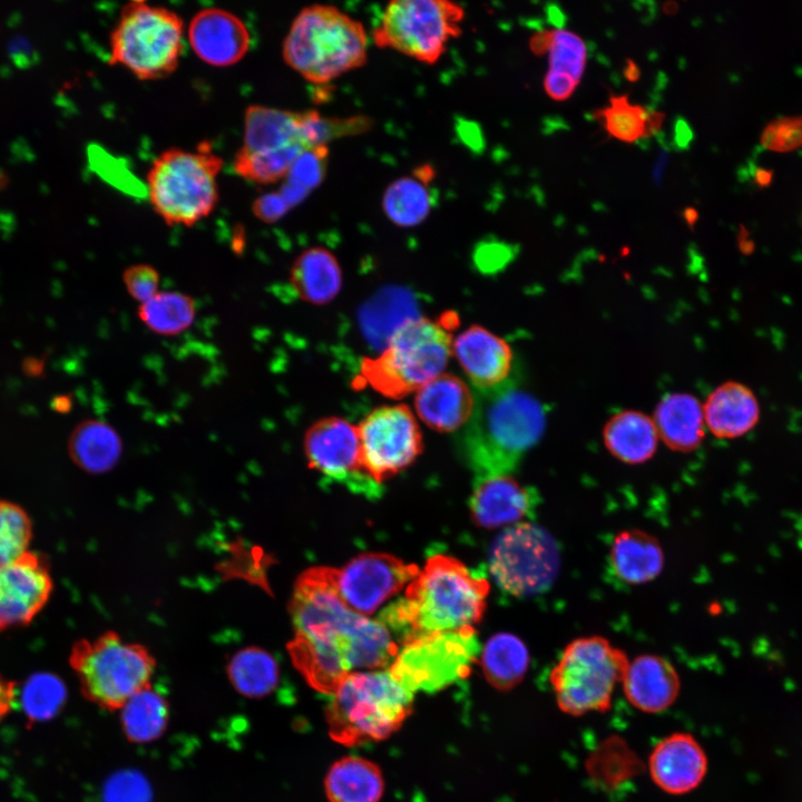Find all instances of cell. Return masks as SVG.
Returning <instances> with one entry per match:
<instances>
[{"mask_svg":"<svg viewBox=\"0 0 802 802\" xmlns=\"http://www.w3.org/2000/svg\"><path fill=\"white\" fill-rule=\"evenodd\" d=\"M612 137L625 143H642L659 133L664 114L632 105L627 95L610 96L609 106L594 113Z\"/></svg>","mask_w":802,"mask_h":802,"instance_id":"836d02e7","label":"cell"},{"mask_svg":"<svg viewBox=\"0 0 802 802\" xmlns=\"http://www.w3.org/2000/svg\"><path fill=\"white\" fill-rule=\"evenodd\" d=\"M68 452L75 464L89 473L111 470L123 453L118 432L107 422L87 419L78 423L68 439Z\"/></svg>","mask_w":802,"mask_h":802,"instance_id":"f546056e","label":"cell"},{"mask_svg":"<svg viewBox=\"0 0 802 802\" xmlns=\"http://www.w3.org/2000/svg\"><path fill=\"white\" fill-rule=\"evenodd\" d=\"M233 687L247 697H262L278 683V666L274 657L258 647H246L233 655L227 665Z\"/></svg>","mask_w":802,"mask_h":802,"instance_id":"d590c367","label":"cell"},{"mask_svg":"<svg viewBox=\"0 0 802 802\" xmlns=\"http://www.w3.org/2000/svg\"><path fill=\"white\" fill-rule=\"evenodd\" d=\"M419 571L415 565L405 564L392 555L368 552L340 569L333 568V576L342 600L366 617L410 584Z\"/></svg>","mask_w":802,"mask_h":802,"instance_id":"e0dca14e","label":"cell"},{"mask_svg":"<svg viewBox=\"0 0 802 802\" xmlns=\"http://www.w3.org/2000/svg\"><path fill=\"white\" fill-rule=\"evenodd\" d=\"M17 684L0 673V723L11 713L18 701Z\"/></svg>","mask_w":802,"mask_h":802,"instance_id":"bcb514c9","label":"cell"},{"mask_svg":"<svg viewBox=\"0 0 802 802\" xmlns=\"http://www.w3.org/2000/svg\"><path fill=\"white\" fill-rule=\"evenodd\" d=\"M656 138L659 144V149L653 166L652 178L656 186H661L663 175L668 163V145L662 133H658Z\"/></svg>","mask_w":802,"mask_h":802,"instance_id":"681fc988","label":"cell"},{"mask_svg":"<svg viewBox=\"0 0 802 802\" xmlns=\"http://www.w3.org/2000/svg\"><path fill=\"white\" fill-rule=\"evenodd\" d=\"M383 786L379 766L360 756L338 760L324 781L330 802H379Z\"/></svg>","mask_w":802,"mask_h":802,"instance_id":"4dcf8cb0","label":"cell"},{"mask_svg":"<svg viewBox=\"0 0 802 802\" xmlns=\"http://www.w3.org/2000/svg\"><path fill=\"white\" fill-rule=\"evenodd\" d=\"M537 497L510 475L476 478L470 510L473 521L483 528L522 522L536 507Z\"/></svg>","mask_w":802,"mask_h":802,"instance_id":"7402d4cb","label":"cell"},{"mask_svg":"<svg viewBox=\"0 0 802 802\" xmlns=\"http://www.w3.org/2000/svg\"><path fill=\"white\" fill-rule=\"evenodd\" d=\"M138 316L154 333L173 336L190 327L196 316V305L194 299L185 293L159 291L139 304Z\"/></svg>","mask_w":802,"mask_h":802,"instance_id":"8d00e7d4","label":"cell"},{"mask_svg":"<svg viewBox=\"0 0 802 802\" xmlns=\"http://www.w3.org/2000/svg\"><path fill=\"white\" fill-rule=\"evenodd\" d=\"M704 422L716 438L733 439L752 430L759 421L760 408L753 392L742 383L726 382L717 387L703 405Z\"/></svg>","mask_w":802,"mask_h":802,"instance_id":"d4e9b609","label":"cell"},{"mask_svg":"<svg viewBox=\"0 0 802 802\" xmlns=\"http://www.w3.org/2000/svg\"><path fill=\"white\" fill-rule=\"evenodd\" d=\"M70 407H71L70 399L65 395H60V397L56 398L53 401V408L57 411L65 412V411H68L70 409Z\"/></svg>","mask_w":802,"mask_h":802,"instance_id":"11a10c76","label":"cell"},{"mask_svg":"<svg viewBox=\"0 0 802 802\" xmlns=\"http://www.w3.org/2000/svg\"><path fill=\"white\" fill-rule=\"evenodd\" d=\"M587 60V47L575 33L558 29L549 49V71L564 72L579 84Z\"/></svg>","mask_w":802,"mask_h":802,"instance_id":"60d3db41","label":"cell"},{"mask_svg":"<svg viewBox=\"0 0 802 802\" xmlns=\"http://www.w3.org/2000/svg\"><path fill=\"white\" fill-rule=\"evenodd\" d=\"M610 563L619 579L630 585H642L661 574L664 552L654 536L640 529H627L614 538Z\"/></svg>","mask_w":802,"mask_h":802,"instance_id":"4316f807","label":"cell"},{"mask_svg":"<svg viewBox=\"0 0 802 802\" xmlns=\"http://www.w3.org/2000/svg\"><path fill=\"white\" fill-rule=\"evenodd\" d=\"M66 695V687L58 676L40 673L26 682L20 697L29 718L45 721L59 712Z\"/></svg>","mask_w":802,"mask_h":802,"instance_id":"74e56055","label":"cell"},{"mask_svg":"<svg viewBox=\"0 0 802 802\" xmlns=\"http://www.w3.org/2000/svg\"><path fill=\"white\" fill-rule=\"evenodd\" d=\"M69 664L82 696L104 710L116 711L150 685L156 662L145 646L106 632L95 639L74 643Z\"/></svg>","mask_w":802,"mask_h":802,"instance_id":"9c48e42d","label":"cell"},{"mask_svg":"<svg viewBox=\"0 0 802 802\" xmlns=\"http://www.w3.org/2000/svg\"><path fill=\"white\" fill-rule=\"evenodd\" d=\"M22 369L26 375L36 376L42 373L43 362L36 358H28L23 361Z\"/></svg>","mask_w":802,"mask_h":802,"instance_id":"f5cc1de1","label":"cell"},{"mask_svg":"<svg viewBox=\"0 0 802 802\" xmlns=\"http://www.w3.org/2000/svg\"><path fill=\"white\" fill-rule=\"evenodd\" d=\"M628 702L645 713H659L676 701L679 677L674 665L666 658L644 654L628 663L622 681Z\"/></svg>","mask_w":802,"mask_h":802,"instance_id":"cb8c5ba5","label":"cell"},{"mask_svg":"<svg viewBox=\"0 0 802 802\" xmlns=\"http://www.w3.org/2000/svg\"><path fill=\"white\" fill-rule=\"evenodd\" d=\"M366 55L362 23L329 4L302 9L283 43L285 62L305 80L319 85L363 66Z\"/></svg>","mask_w":802,"mask_h":802,"instance_id":"5b68a950","label":"cell"},{"mask_svg":"<svg viewBox=\"0 0 802 802\" xmlns=\"http://www.w3.org/2000/svg\"><path fill=\"white\" fill-rule=\"evenodd\" d=\"M10 57L14 63L21 68H27L35 63L36 53L30 43L22 37L17 36L9 43Z\"/></svg>","mask_w":802,"mask_h":802,"instance_id":"7dc6e473","label":"cell"},{"mask_svg":"<svg viewBox=\"0 0 802 802\" xmlns=\"http://www.w3.org/2000/svg\"><path fill=\"white\" fill-rule=\"evenodd\" d=\"M327 147L306 149L294 163L280 192L292 207L300 203L313 188L317 187L325 173Z\"/></svg>","mask_w":802,"mask_h":802,"instance_id":"ab89813d","label":"cell"},{"mask_svg":"<svg viewBox=\"0 0 802 802\" xmlns=\"http://www.w3.org/2000/svg\"><path fill=\"white\" fill-rule=\"evenodd\" d=\"M188 40L203 61L217 67L238 62L251 46V35L243 20L221 8L199 10L189 22Z\"/></svg>","mask_w":802,"mask_h":802,"instance_id":"ffe728a7","label":"cell"},{"mask_svg":"<svg viewBox=\"0 0 802 802\" xmlns=\"http://www.w3.org/2000/svg\"><path fill=\"white\" fill-rule=\"evenodd\" d=\"M303 448L309 466L331 481L368 498L380 497V485L363 467L358 427L348 420L327 417L315 421L305 431Z\"/></svg>","mask_w":802,"mask_h":802,"instance_id":"2e32d148","label":"cell"},{"mask_svg":"<svg viewBox=\"0 0 802 802\" xmlns=\"http://www.w3.org/2000/svg\"><path fill=\"white\" fill-rule=\"evenodd\" d=\"M291 659L316 691L332 695L353 668L390 666L398 654L389 629L352 610L340 597L333 568L314 567L296 579L290 604Z\"/></svg>","mask_w":802,"mask_h":802,"instance_id":"6da1fadb","label":"cell"},{"mask_svg":"<svg viewBox=\"0 0 802 802\" xmlns=\"http://www.w3.org/2000/svg\"><path fill=\"white\" fill-rule=\"evenodd\" d=\"M183 31L176 12L143 1L128 2L110 33L109 62L143 80L167 77L178 66Z\"/></svg>","mask_w":802,"mask_h":802,"instance_id":"8fae6325","label":"cell"},{"mask_svg":"<svg viewBox=\"0 0 802 802\" xmlns=\"http://www.w3.org/2000/svg\"><path fill=\"white\" fill-rule=\"evenodd\" d=\"M694 133L685 118L677 116L673 124L672 145L676 150L683 151L688 149Z\"/></svg>","mask_w":802,"mask_h":802,"instance_id":"c3c4849f","label":"cell"},{"mask_svg":"<svg viewBox=\"0 0 802 802\" xmlns=\"http://www.w3.org/2000/svg\"><path fill=\"white\" fill-rule=\"evenodd\" d=\"M480 651L473 627L433 633L404 644L389 666L410 693H433L466 677Z\"/></svg>","mask_w":802,"mask_h":802,"instance_id":"4fadbf2b","label":"cell"},{"mask_svg":"<svg viewBox=\"0 0 802 802\" xmlns=\"http://www.w3.org/2000/svg\"><path fill=\"white\" fill-rule=\"evenodd\" d=\"M52 589L49 565L39 554L28 550L0 567V633L31 623Z\"/></svg>","mask_w":802,"mask_h":802,"instance_id":"ac0fdd59","label":"cell"},{"mask_svg":"<svg viewBox=\"0 0 802 802\" xmlns=\"http://www.w3.org/2000/svg\"><path fill=\"white\" fill-rule=\"evenodd\" d=\"M475 401V393L463 380L443 372L415 391L414 409L431 429L450 432L467 424Z\"/></svg>","mask_w":802,"mask_h":802,"instance_id":"603a6c76","label":"cell"},{"mask_svg":"<svg viewBox=\"0 0 802 802\" xmlns=\"http://www.w3.org/2000/svg\"><path fill=\"white\" fill-rule=\"evenodd\" d=\"M464 10L443 0L390 2L374 29L375 43L424 63H434L461 32Z\"/></svg>","mask_w":802,"mask_h":802,"instance_id":"7c38bea8","label":"cell"},{"mask_svg":"<svg viewBox=\"0 0 802 802\" xmlns=\"http://www.w3.org/2000/svg\"><path fill=\"white\" fill-rule=\"evenodd\" d=\"M290 208L291 206L281 193L264 195L253 205L255 215L266 223H273L280 219Z\"/></svg>","mask_w":802,"mask_h":802,"instance_id":"ee69618b","label":"cell"},{"mask_svg":"<svg viewBox=\"0 0 802 802\" xmlns=\"http://www.w3.org/2000/svg\"><path fill=\"white\" fill-rule=\"evenodd\" d=\"M123 281L127 293L139 304L159 292V274L154 266L148 264H135L127 267L124 271Z\"/></svg>","mask_w":802,"mask_h":802,"instance_id":"b9f144b4","label":"cell"},{"mask_svg":"<svg viewBox=\"0 0 802 802\" xmlns=\"http://www.w3.org/2000/svg\"><path fill=\"white\" fill-rule=\"evenodd\" d=\"M331 141L330 123L315 110L290 111L248 106L244 115L243 145L233 168L242 178L272 184L285 178L306 150Z\"/></svg>","mask_w":802,"mask_h":802,"instance_id":"277c9868","label":"cell"},{"mask_svg":"<svg viewBox=\"0 0 802 802\" xmlns=\"http://www.w3.org/2000/svg\"><path fill=\"white\" fill-rule=\"evenodd\" d=\"M119 711L123 731L135 743L160 737L169 717L168 703L151 685L133 695Z\"/></svg>","mask_w":802,"mask_h":802,"instance_id":"e575fe53","label":"cell"},{"mask_svg":"<svg viewBox=\"0 0 802 802\" xmlns=\"http://www.w3.org/2000/svg\"><path fill=\"white\" fill-rule=\"evenodd\" d=\"M475 409L462 432L464 457L477 478L510 475L545 428L541 404L516 381L475 392Z\"/></svg>","mask_w":802,"mask_h":802,"instance_id":"3957f363","label":"cell"},{"mask_svg":"<svg viewBox=\"0 0 802 802\" xmlns=\"http://www.w3.org/2000/svg\"><path fill=\"white\" fill-rule=\"evenodd\" d=\"M684 215H685V218H686L687 221H691V222H694V221L696 219V216H697L696 211L693 209V208H686V209L684 211Z\"/></svg>","mask_w":802,"mask_h":802,"instance_id":"9f6ffc18","label":"cell"},{"mask_svg":"<svg viewBox=\"0 0 802 802\" xmlns=\"http://www.w3.org/2000/svg\"><path fill=\"white\" fill-rule=\"evenodd\" d=\"M653 421L658 438L672 450L693 451L704 439L703 407L692 394L666 395L656 407Z\"/></svg>","mask_w":802,"mask_h":802,"instance_id":"484cf974","label":"cell"},{"mask_svg":"<svg viewBox=\"0 0 802 802\" xmlns=\"http://www.w3.org/2000/svg\"><path fill=\"white\" fill-rule=\"evenodd\" d=\"M452 354L475 391L493 390L515 381L510 345L483 326L472 325L461 332L452 342Z\"/></svg>","mask_w":802,"mask_h":802,"instance_id":"d6986e66","label":"cell"},{"mask_svg":"<svg viewBox=\"0 0 802 802\" xmlns=\"http://www.w3.org/2000/svg\"><path fill=\"white\" fill-rule=\"evenodd\" d=\"M32 538V521L19 505L0 499V567L26 551Z\"/></svg>","mask_w":802,"mask_h":802,"instance_id":"f35d334b","label":"cell"},{"mask_svg":"<svg viewBox=\"0 0 802 802\" xmlns=\"http://www.w3.org/2000/svg\"><path fill=\"white\" fill-rule=\"evenodd\" d=\"M578 82L564 72L548 71L544 79L546 92L556 100H565L576 89Z\"/></svg>","mask_w":802,"mask_h":802,"instance_id":"f6af8a7d","label":"cell"},{"mask_svg":"<svg viewBox=\"0 0 802 802\" xmlns=\"http://www.w3.org/2000/svg\"><path fill=\"white\" fill-rule=\"evenodd\" d=\"M559 565V550L552 536L530 522L506 528L490 548L489 568L493 579L505 591L518 597L548 588Z\"/></svg>","mask_w":802,"mask_h":802,"instance_id":"5bb4252c","label":"cell"},{"mask_svg":"<svg viewBox=\"0 0 802 802\" xmlns=\"http://www.w3.org/2000/svg\"><path fill=\"white\" fill-rule=\"evenodd\" d=\"M628 663L626 654L605 637L571 640L549 675L557 705L574 716L608 711Z\"/></svg>","mask_w":802,"mask_h":802,"instance_id":"30bf717a","label":"cell"},{"mask_svg":"<svg viewBox=\"0 0 802 802\" xmlns=\"http://www.w3.org/2000/svg\"><path fill=\"white\" fill-rule=\"evenodd\" d=\"M362 462L376 482L398 473L422 451V433L417 418L405 404L379 407L358 426Z\"/></svg>","mask_w":802,"mask_h":802,"instance_id":"9a60e30c","label":"cell"},{"mask_svg":"<svg viewBox=\"0 0 802 802\" xmlns=\"http://www.w3.org/2000/svg\"><path fill=\"white\" fill-rule=\"evenodd\" d=\"M433 172L429 166L419 168L411 176L393 180L384 190L382 207L395 225L411 227L422 223L431 212L433 199L429 183Z\"/></svg>","mask_w":802,"mask_h":802,"instance_id":"1f68e13d","label":"cell"},{"mask_svg":"<svg viewBox=\"0 0 802 802\" xmlns=\"http://www.w3.org/2000/svg\"><path fill=\"white\" fill-rule=\"evenodd\" d=\"M223 159L204 141L195 150L169 148L147 174L150 204L163 221L192 226L208 216L218 200L217 176Z\"/></svg>","mask_w":802,"mask_h":802,"instance_id":"ba28073f","label":"cell"},{"mask_svg":"<svg viewBox=\"0 0 802 802\" xmlns=\"http://www.w3.org/2000/svg\"><path fill=\"white\" fill-rule=\"evenodd\" d=\"M290 282L297 296L312 304H326L340 292L342 271L336 257L324 247H310L294 261Z\"/></svg>","mask_w":802,"mask_h":802,"instance_id":"83f0119b","label":"cell"},{"mask_svg":"<svg viewBox=\"0 0 802 802\" xmlns=\"http://www.w3.org/2000/svg\"><path fill=\"white\" fill-rule=\"evenodd\" d=\"M552 39L554 31L540 30L530 39L531 51L538 56L546 53L551 47Z\"/></svg>","mask_w":802,"mask_h":802,"instance_id":"f907efd6","label":"cell"},{"mask_svg":"<svg viewBox=\"0 0 802 802\" xmlns=\"http://www.w3.org/2000/svg\"><path fill=\"white\" fill-rule=\"evenodd\" d=\"M489 583L459 560L430 557L403 598L382 610L380 620L402 644L417 637L473 627L485 612Z\"/></svg>","mask_w":802,"mask_h":802,"instance_id":"7a4b0ae2","label":"cell"},{"mask_svg":"<svg viewBox=\"0 0 802 802\" xmlns=\"http://www.w3.org/2000/svg\"><path fill=\"white\" fill-rule=\"evenodd\" d=\"M452 355V339L439 322L410 319L390 335L382 353L361 364L364 382L385 397L400 399L442 374Z\"/></svg>","mask_w":802,"mask_h":802,"instance_id":"52a82bcc","label":"cell"},{"mask_svg":"<svg viewBox=\"0 0 802 802\" xmlns=\"http://www.w3.org/2000/svg\"><path fill=\"white\" fill-rule=\"evenodd\" d=\"M624 77L628 81H636L640 77V70L635 61L632 59H626V65L624 68Z\"/></svg>","mask_w":802,"mask_h":802,"instance_id":"db71d44e","label":"cell"},{"mask_svg":"<svg viewBox=\"0 0 802 802\" xmlns=\"http://www.w3.org/2000/svg\"><path fill=\"white\" fill-rule=\"evenodd\" d=\"M412 698L389 671L352 672L331 695L330 736L344 745L387 739L409 716Z\"/></svg>","mask_w":802,"mask_h":802,"instance_id":"8992f818","label":"cell"},{"mask_svg":"<svg viewBox=\"0 0 802 802\" xmlns=\"http://www.w3.org/2000/svg\"><path fill=\"white\" fill-rule=\"evenodd\" d=\"M603 439L606 449L616 459L637 464L654 456L659 438L652 418L628 410L616 413L607 421Z\"/></svg>","mask_w":802,"mask_h":802,"instance_id":"f1b7e54d","label":"cell"},{"mask_svg":"<svg viewBox=\"0 0 802 802\" xmlns=\"http://www.w3.org/2000/svg\"><path fill=\"white\" fill-rule=\"evenodd\" d=\"M648 767L653 782L659 789L671 794H684L703 781L707 757L693 735L677 732L656 744Z\"/></svg>","mask_w":802,"mask_h":802,"instance_id":"44dd1931","label":"cell"},{"mask_svg":"<svg viewBox=\"0 0 802 802\" xmlns=\"http://www.w3.org/2000/svg\"><path fill=\"white\" fill-rule=\"evenodd\" d=\"M107 802H148L147 782L134 772H124L114 776L106 786Z\"/></svg>","mask_w":802,"mask_h":802,"instance_id":"7bdbcfd3","label":"cell"},{"mask_svg":"<svg viewBox=\"0 0 802 802\" xmlns=\"http://www.w3.org/2000/svg\"><path fill=\"white\" fill-rule=\"evenodd\" d=\"M546 20L549 25L559 28H564L567 23V16L564 10L555 2L546 3L544 8Z\"/></svg>","mask_w":802,"mask_h":802,"instance_id":"816d5d0a","label":"cell"},{"mask_svg":"<svg viewBox=\"0 0 802 802\" xmlns=\"http://www.w3.org/2000/svg\"><path fill=\"white\" fill-rule=\"evenodd\" d=\"M481 666L487 681L496 688L507 691L519 684L529 666V652L524 642L510 633L491 636L481 654Z\"/></svg>","mask_w":802,"mask_h":802,"instance_id":"d6a6232c","label":"cell"}]
</instances>
